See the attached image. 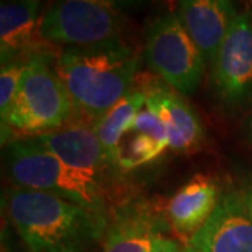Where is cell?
Here are the masks:
<instances>
[{
    "mask_svg": "<svg viewBox=\"0 0 252 252\" xmlns=\"http://www.w3.org/2000/svg\"><path fill=\"white\" fill-rule=\"evenodd\" d=\"M35 139L64 164L107 185L118 172L109 164L93 126L84 124L63 126Z\"/></svg>",
    "mask_w": 252,
    "mask_h": 252,
    "instance_id": "30bf717a",
    "label": "cell"
},
{
    "mask_svg": "<svg viewBox=\"0 0 252 252\" xmlns=\"http://www.w3.org/2000/svg\"><path fill=\"white\" fill-rule=\"evenodd\" d=\"M41 0H1L0 4V55L1 64L28 59L41 54L35 46L39 35Z\"/></svg>",
    "mask_w": 252,
    "mask_h": 252,
    "instance_id": "4fadbf2b",
    "label": "cell"
},
{
    "mask_svg": "<svg viewBox=\"0 0 252 252\" xmlns=\"http://www.w3.org/2000/svg\"><path fill=\"white\" fill-rule=\"evenodd\" d=\"M240 190H241L244 199H245V203H247V206H248V209H250V212H251L252 215V178L247 181Z\"/></svg>",
    "mask_w": 252,
    "mask_h": 252,
    "instance_id": "ffe728a7",
    "label": "cell"
},
{
    "mask_svg": "<svg viewBox=\"0 0 252 252\" xmlns=\"http://www.w3.org/2000/svg\"><path fill=\"white\" fill-rule=\"evenodd\" d=\"M126 14L112 0H56L42 13L39 35L64 48L122 41Z\"/></svg>",
    "mask_w": 252,
    "mask_h": 252,
    "instance_id": "5b68a950",
    "label": "cell"
},
{
    "mask_svg": "<svg viewBox=\"0 0 252 252\" xmlns=\"http://www.w3.org/2000/svg\"><path fill=\"white\" fill-rule=\"evenodd\" d=\"M144 59L149 67L181 95L196 93L207 63L175 13L150 21L146 30Z\"/></svg>",
    "mask_w": 252,
    "mask_h": 252,
    "instance_id": "8992f818",
    "label": "cell"
},
{
    "mask_svg": "<svg viewBox=\"0 0 252 252\" xmlns=\"http://www.w3.org/2000/svg\"><path fill=\"white\" fill-rule=\"evenodd\" d=\"M73 112L72 98L55 69L54 56L34 55L27 59L13 107L1 124V142L13 132L35 137L58 130L72 119Z\"/></svg>",
    "mask_w": 252,
    "mask_h": 252,
    "instance_id": "277c9868",
    "label": "cell"
},
{
    "mask_svg": "<svg viewBox=\"0 0 252 252\" xmlns=\"http://www.w3.org/2000/svg\"><path fill=\"white\" fill-rule=\"evenodd\" d=\"M7 171L16 187L49 192L109 217L107 185L72 168L35 137L13 140L7 146Z\"/></svg>",
    "mask_w": 252,
    "mask_h": 252,
    "instance_id": "3957f363",
    "label": "cell"
},
{
    "mask_svg": "<svg viewBox=\"0 0 252 252\" xmlns=\"http://www.w3.org/2000/svg\"><path fill=\"white\" fill-rule=\"evenodd\" d=\"M185 245L195 252H252V215L241 190L221 193L212 216Z\"/></svg>",
    "mask_w": 252,
    "mask_h": 252,
    "instance_id": "ba28073f",
    "label": "cell"
},
{
    "mask_svg": "<svg viewBox=\"0 0 252 252\" xmlns=\"http://www.w3.org/2000/svg\"><path fill=\"white\" fill-rule=\"evenodd\" d=\"M147 104L165 125L170 150L188 153L196 150L205 140V130L196 112L184 101L182 95L167 84L150 83L144 87Z\"/></svg>",
    "mask_w": 252,
    "mask_h": 252,
    "instance_id": "7c38bea8",
    "label": "cell"
},
{
    "mask_svg": "<svg viewBox=\"0 0 252 252\" xmlns=\"http://www.w3.org/2000/svg\"><path fill=\"white\" fill-rule=\"evenodd\" d=\"M168 224L167 217L146 199L112 207L102 238V252H150Z\"/></svg>",
    "mask_w": 252,
    "mask_h": 252,
    "instance_id": "9c48e42d",
    "label": "cell"
},
{
    "mask_svg": "<svg viewBox=\"0 0 252 252\" xmlns=\"http://www.w3.org/2000/svg\"><path fill=\"white\" fill-rule=\"evenodd\" d=\"M177 4L182 26L212 63L240 14L234 0H177Z\"/></svg>",
    "mask_w": 252,
    "mask_h": 252,
    "instance_id": "8fae6325",
    "label": "cell"
},
{
    "mask_svg": "<svg viewBox=\"0 0 252 252\" xmlns=\"http://www.w3.org/2000/svg\"><path fill=\"white\" fill-rule=\"evenodd\" d=\"M3 203L30 252H93L109 217L49 192L11 187Z\"/></svg>",
    "mask_w": 252,
    "mask_h": 252,
    "instance_id": "6da1fadb",
    "label": "cell"
},
{
    "mask_svg": "<svg viewBox=\"0 0 252 252\" xmlns=\"http://www.w3.org/2000/svg\"><path fill=\"white\" fill-rule=\"evenodd\" d=\"M170 147L168 133L160 117L146 101L129 127L115 156L117 171H132L157 160Z\"/></svg>",
    "mask_w": 252,
    "mask_h": 252,
    "instance_id": "5bb4252c",
    "label": "cell"
},
{
    "mask_svg": "<svg viewBox=\"0 0 252 252\" xmlns=\"http://www.w3.org/2000/svg\"><path fill=\"white\" fill-rule=\"evenodd\" d=\"M112 1L127 16L132 11H136L137 9H142L150 0H112Z\"/></svg>",
    "mask_w": 252,
    "mask_h": 252,
    "instance_id": "d6986e66",
    "label": "cell"
},
{
    "mask_svg": "<svg viewBox=\"0 0 252 252\" xmlns=\"http://www.w3.org/2000/svg\"><path fill=\"white\" fill-rule=\"evenodd\" d=\"M248 129H250V137H251V140H252V117H251V121H250V126H248Z\"/></svg>",
    "mask_w": 252,
    "mask_h": 252,
    "instance_id": "44dd1931",
    "label": "cell"
},
{
    "mask_svg": "<svg viewBox=\"0 0 252 252\" xmlns=\"http://www.w3.org/2000/svg\"><path fill=\"white\" fill-rule=\"evenodd\" d=\"M182 252H195V251H193V250H190L189 247H187V245H185V247L182 248Z\"/></svg>",
    "mask_w": 252,
    "mask_h": 252,
    "instance_id": "7402d4cb",
    "label": "cell"
},
{
    "mask_svg": "<svg viewBox=\"0 0 252 252\" xmlns=\"http://www.w3.org/2000/svg\"><path fill=\"white\" fill-rule=\"evenodd\" d=\"M150 252H182V250L174 240L162 234L154 241L153 248Z\"/></svg>",
    "mask_w": 252,
    "mask_h": 252,
    "instance_id": "ac0fdd59",
    "label": "cell"
},
{
    "mask_svg": "<svg viewBox=\"0 0 252 252\" xmlns=\"http://www.w3.org/2000/svg\"><path fill=\"white\" fill-rule=\"evenodd\" d=\"M221 192L213 180L196 175L188 181L167 205V220L177 234L188 241L215 212Z\"/></svg>",
    "mask_w": 252,
    "mask_h": 252,
    "instance_id": "9a60e30c",
    "label": "cell"
},
{
    "mask_svg": "<svg viewBox=\"0 0 252 252\" xmlns=\"http://www.w3.org/2000/svg\"><path fill=\"white\" fill-rule=\"evenodd\" d=\"M210 84L228 111L252 102V10L240 13L210 63Z\"/></svg>",
    "mask_w": 252,
    "mask_h": 252,
    "instance_id": "52a82bcc",
    "label": "cell"
},
{
    "mask_svg": "<svg viewBox=\"0 0 252 252\" xmlns=\"http://www.w3.org/2000/svg\"><path fill=\"white\" fill-rule=\"evenodd\" d=\"M55 69L72 98L74 112L93 124L133 90L139 58L124 41L64 48Z\"/></svg>",
    "mask_w": 252,
    "mask_h": 252,
    "instance_id": "7a4b0ae2",
    "label": "cell"
},
{
    "mask_svg": "<svg viewBox=\"0 0 252 252\" xmlns=\"http://www.w3.org/2000/svg\"><path fill=\"white\" fill-rule=\"evenodd\" d=\"M27 61H14L1 64L0 72V118L1 124L6 122L14 98L17 95L20 81L26 69Z\"/></svg>",
    "mask_w": 252,
    "mask_h": 252,
    "instance_id": "e0dca14e",
    "label": "cell"
},
{
    "mask_svg": "<svg viewBox=\"0 0 252 252\" xmlns=\"http://www.w3.org/2000/svg\"><path fill=\"white\" fill-rule=\"evenodd\" d=\"M147 101V93L144 89H133L121 101L108 109L104 115L94 121L91 126L98 137L104 153L112 168H115V156L118 146L129 127L133 125L137 114ZM118 172V171H117Z\"/></svg>",
    "mask_w": 252,
    "mask_h": 252,
    "instance_id": "2e32d148",
    "label": "cell"
},
{
    "mask_svg": "<svg viewBox=\"0 0 252 252\" xmlns=\"http://www.w3.org/2000/svg\"><path fill=\"white\" fill-rule=\"evenodd\" d=\"M44 1H51V3H54V1H56V0H44Z\"/></svg>",
    "mask_w": 252,
    "mask_h": 252,
    "instance_id": "603a6c76",
    "label": "cell"
}]
</instances>
